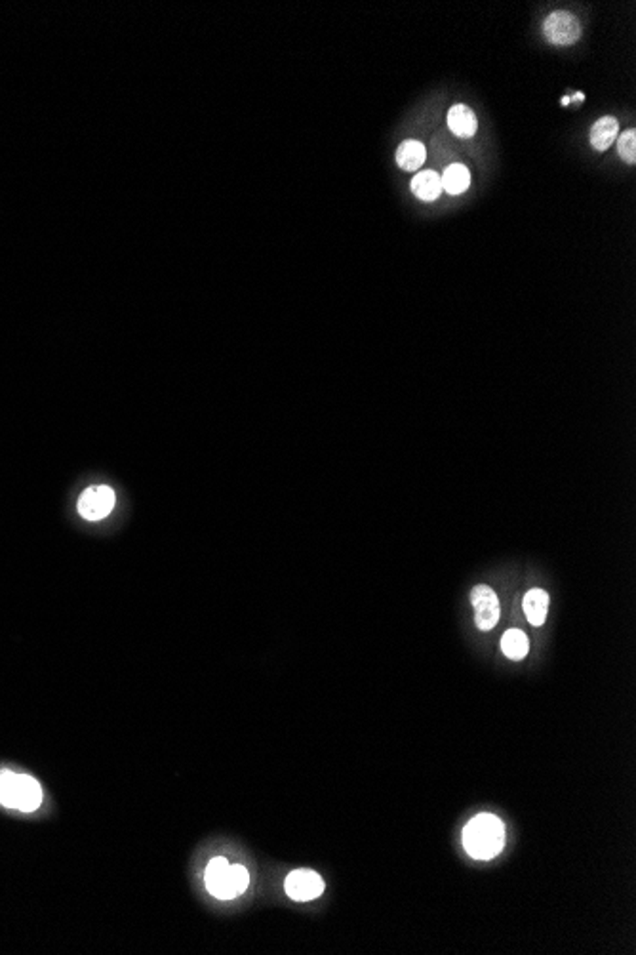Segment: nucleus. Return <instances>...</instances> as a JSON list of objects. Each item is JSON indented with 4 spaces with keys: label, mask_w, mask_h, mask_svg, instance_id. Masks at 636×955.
I'll return each mask as SVG.
<instances>
[{
    "label": "nucleus",
    "mask_w": 636,
    "mask_h": 955,
    "mask_svg": "<svg viewBox=\"0 0 636 955\" xmlns=\"http://www.w3.org/2000/svg\"><path fill=\"white\" fill-rule=\"evenodd\" d=\"M463 845L476 860H492L505 847V828L493 814H478L463 831Z\"/></svg>",
    "instance_id": "f257e3e1"
},
{
    "label": "nucleus",
    "mask_w": 636,
    "mask_h": 955,
    "mask_svg": "<svg viewBox=\"0 0 636 955\" xmlns=\"http://www.w3.org/2000/svg\"><path fill=\"white\" fill-rule=\"evenodd\" d=\"M42 803L41 783L29 774L0 773V805L22 812H34Z\"/></svg>",
    "instance_id": "f03ea898"
},
{
    "label": "nucleus",
    "mask_w": 636,
    "mask_h": 955,
    "mask_svg": "<svg viewBox=\"0 0 636 955\" xmlns=\"http://www.w3.org/2000/svg\"><path fill=\"white\" fill-rule=\"evenodd\" d=\"M543 32L548 42L557 46H570L581 37V23L574 14L566 10L553 12L543 23Z\"/></svg>",
    "instance_id": "7ed1b4c3"
},
{
    "label": "nucleus",
    "mask_w": 636,
    "mask_h": 955,
    "mask_svg": "<svg viewBox=\"0 0 636 955\" xmlns=\"http://www.w3.org/2000/svg\"><path fill=\"white\" fill-rule=\"evenodd\" d=\"M204 881H206V889H208V893L219 900H231L238 896L235 889L231 864L227 858H221V857L212 858L210 864L206 866Z\"/></svg>",
    "instance_id": "20e7f679"
},
{
    "label": "nucleus",
    "mask_w": 636,
    "mask_h": 955,
    "mask_svg": "<svg viewBox=\"0 0 636 955\" xmlns=\"http://www.w3.org/2000/svg\"><path fill=\"white\" fill-rule=\"evenodd\" d=\"M115 505V494L111 487L99 485L86 488L78 500V514L88 521H99L111 514Z\"/></svg>",
    "instance_id": "39448f33"
},
{
    "label": "nucleus",
    "mask_w": 636,
    "mask_h": 955,
    "mask_svg": "<svg viewBox=\"0 0 636 955\" xmlns=\"http://www.w3.org/2000/svg\"><path fill=\"white\" fill-rule=\"evenodd\" d=\"M284 889L291 900L309 902L324 893V881L313 869H296L286 877Z\"/></svg>",
    "instance_id": "423d86ee"
},
{
    "label": "nucleus",
    "mask_w": 636,
    "mask_h": 955,
    "mask_svg": "<svg viewBox=\"0 0 636 955\" xmlns=\"http://www.w3.org/2000/svg\"><path fill=\"white\" fill-rule=\"evenodd\" d=\"M471 603L475 608V622L480 631H490L500 622V601L488 586H476L471 591Z\"/></svg>",
    "instance_id": "0eeeda50"
},
{
    "label": "nucleus",
    "mask_w": 636,
    "mask_h": 955,
    "mask_svg": "<svg viewBox=\"0 0 636 955\" xmlns=\"http://www.w3.org/2000/svg\"><path fill=\"white\" fill-rule=\"evenodd\" d=\"M410 187H411V193H414L418 199L431 202V200H437L442 193V180L437 172H433V170H425V172H419L414 176Z\"/></svg>",
    "instance_id": "6e6552de"
},
{
    "label": "nucleus",
    "mask_w": 636,
    "mask_h": 955,
    "mask_svg": "<svg viewBox=\"0 0 636 955\" xmlns=\"http://www.w3.org/2000/svg\"><path fill=\"white\" fill-rule=\"evenodd\" d=\"M448 126L457 138H473L476 134V116L467 106H454L448 111Z\"/></svg>",
    "instance_id": "1a4fd4ad"
},
{
    "label": "nucleus",
    "mask_w": 636,
    "mask_h": 955,
    "mask_svg": "<svg viewBox=\"0 0 636 955\" xmlns=\"http://www.w3.org/2000/svg\"><path fill=\"white\" fill-rule=\"evenodd\" d=\"M548 610V595L543 589H530L524 595V612L531 626H543Z\"/></svg>",
    "instance_id": "9d476101"
},
{
    "label": "nucleus",
    "mask_w": 636,
    "mask_h": 955,
    "mask_svg": "<svg viewBox=\"0 0 636 955\" xmlns=\"http://www.w3.org/2000/svg\"><path fill=\"white\" fill-rule=\"evenodd\" d=\"M617 130H620V125H617V121H615L613 116L606 115L603 118H598V121L591 128V144H593V147L596 151L610 149V145L617 138Z\"/></svg>",
    "instance_id": "9b49d317"
},
{
    "label": "nucleus",
    "mask_w": 636,
    "mask_h": 955,
    "mask_svg": "<svg viewBox=\"0 0 636 955\" xmlns=\"http://www.w3.org/2000/svg\"><path fill=\"white\" fill-rule=\"evenodd\" d=\"M440 180H442V190L446 193L461 195V193H465L469 190L471 172H469L467 166L456 162V164L446 168V172H444V176Z\"/></svg>",
    "instance_id": "f8f14e48"
},
{
    "label": "nucleus",
    "mask_w": 636,
    "mask_h": 955,
    "mask_svg": "<svg viewBox=\"0 0 636 955\" xmlns=\"http://www.w3.org/2000/svg\"><path fill=\"white\" fill-rule=\"evenodd\" d=\"M425 147L416 140H406L397 149V164L406 172H416L425 162Z\"/></svg>",
    "instance_id": "ddd939ff"
},
{
    "label": "nucleus",
    "mask_w": 636,
    "mask_h": 955,
    "mask_svg": "<svg viewBox=\"0 0 636 955\" xmlns=\"http://www.w3.org/2000/svg\"><path fill=\"white\" fill-rule=\"evenodd\" d=\"M502 651L511 660H522L530 651V641L524 631L521 629H509L502 639Z\"/></svg>",
    "instance_id": "4468645a"
},
{
    "label": "nucleus",
    "mask_w": 636,
    "mask_h": 955,
    "mask_svg": "<svg viewBox=\"0 0 636 955\" xmlns=\"http://www.w3.org/2000/svg\"><path fill=\"white\" fill-rule=\"evenodd\" d=\"M617 151H620L622 159L627 161L629 164L636 162V132L634 130H625L620 135V140H617Z\"/></svg>",
    "instance_id": "2eb2a0df"
},
{
    "label": "nucleus",
    "mask_w": 636,
    "mask_h": 955,
    "mask_svg": "<svg viewBox=\"0 0 636 955\" xmlns=\"http://www.w3.org/2000/svg\"><path fill=\"white\" fill-rule=\"evenodd\" d=\"M231 872H233V881H235L236 895H243L248 889V885H250L248 869L244 866H240V864H233Z\"/></svg>",
    "instance_id": "dca6fc26"
}]
</instances>
